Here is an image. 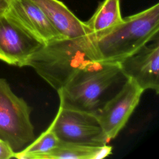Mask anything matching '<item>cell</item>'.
I'll return each mask as SVG.
<instances>
[{"label": "cell", "mask_w": 159, "mask_h": 159, "mask_svg": "<svg viewBox=\"0 0 159 159\" xmlns=\"http://www.w3.org/2000/svg\"><path fill=\"white\" fill-rule=\"evenodd\" d=\"M98 60L92 34L60 38L43 43L27 60L32 67L57 91L85 65Z\"/></svg>", "instance_id": "cell-1"}, {"label": "cell", "mask_w": 159, "mask_h": 159, "mask_svg": "<svg viewBox=\"0 0 159 159\" xmlns=\"http://www.w3.org/2000/svg\"><path fill=\"white\" fill-rule=\"evenodd\" d=\"M159 4L123 18L122 22L93 35L99 60L119 63L152 40L158 39Z\"/></svg>", "instance_id": "cell-2"}, {"label": "cell", "mask_w": 159, "mask_h": 159, "mask_svg": "<svg viewBox=\"0 0 159 159\" xmlns=\"http://www.w3.org/2000/svg\"><path fill=\"white\" fill-rule=\"evenodd\" d=\"M120 76H124L119 63L93 61L80 68L57 91L59 106L93 114L101 107L104 93Z\"/></svg>", "instance_id": "cell-3"}, {"label": "cell", "mask_w": 159, "mask_h": 159, "mask_svg": "<svg viewBox=\"0 0 159 159\" xmlns=\"http://www.w3.org/2000/svg\"><path fill=\"white\" fill-rule=\"evenodd\" d=\"M30 113L24 99L14 93L5 79L0 78V139L15 152L35 139Z\"/></svg>", "instance_id": "cell-4"}, {"label": "cell", "mask_w": 159, "mask_h": 159, "mask_svg": "<svg viewBox=\"0 0 159 159\" xmlns=\"http://www.w3.org/2000/svg\"><path fill=\"white\" fill-rule=\"evenodd\" d=\"M49 126L61 141L93 146L104 145L109 142L93 113L59 106Z\"/></svg>", "instance_id": "cell-5"}, {"label": "cell", "mask_w": 159, "mask_h": 159, "mask_svg": "<svg viewBox=\"0 0 159 159\" xmlns=\"http://www.w3.org/2000/svg\"><path fill=\"white\" fill-rule=\"evenodd\" d=\"M143 93L135 81L126 79L120 89L93 113L109 141L125 127Z\"/></svg>", "instance_id": "cell-6"}, {"label": "cell", "mask_w": 159, "mask_h": 159, "mask_svg": "<svg viewBox=\"0 0 159 159\" xmlns=\"http://www.w3.org/2000/svg\"><path fill=\"white\" fill-rule=\"evenodd\" d=\"M43 44L6 13L0 16V60L24 66L29 57Z\"/></svg>", "instance_id": "cell-7"}, {"label": "cell", "mask_w": 159, "mask_h": 159, "mask_svg": "<svg viewBox=\"0 0 159 159\" xmlns=\"http://www.w3.org/2000/svg\"><path fill=\"white\" fill-rule=\"evenodd\" d=\"M125 79H130L144 91L159 93V43L145 45L119 62Z\"/></svg>", "instance_id": "cell-8"}, {"label": "cell", "mask_w": 159, "mask_h": 159, "mask_svg": "<svg viewBox=\"0 0 159 159\" xmlns=\"http://www.w3.org/2000/svg\"><path fill=\"white\" fill-rule=\"evenodd\" d=\"M5 13L43 43L63 38L42 11L30 0H11Z\"/></svg>", "instance_id": "cell-9"}, {"label": "cell", "mask_w": 159, "mask_h": 159, "mask_svg": "<svg viewBox=\"0 0 159 159\" xmlns=\"http://www.w3.org/2000/svg\"><path fill=\"white\" fill-rule=\"evenodd\" d=\"M44 13L54 28L63 37L76 39L90 35L84 22L80 20L58 0H30Z\"/></svg>", "instance_id": "cell-10"}, {"label": "cell", "mask_w": 159, "mask_h": 159, "mask_svg": "<svg viewBox=\"0 0 159 159\" xmlns=\"http://www.w3.org/2000/svg\"><path fill=\"white\" fill-rule=\"evenodd\" d=\"M111 146H93L59 140L52 150L40 155L37 159H102L112 152Z\"/></svg>", "instance_id": "cell-11"}, {"label": "cell", "mask_w": 159, "mask_h": 159, "mask_svg": "<svg viewBox=\"0 0 159 159\" xmlns=\"http://www.w3.org/2000/svg\"><path fill=\"white\" fill-rule=\"evenodd\" d=\"M122 20L120 0H104L85 24L91 34L97 35L114 27Z\"/></svg>", "instance_id": "cell-12"}, {"label": "cell", "mask_w": 159, "mask_h": 159, "mask_svg": "<svg viewBox=\"0 0 159 159\" xmlns=\"http://www.w3.org/2000/svg\"><path fill=\"white\" fill-rule=\"evenodd\" d=\"M59 139L49 126L36 139L21 150L16 152L14 158L19 159H37V157L55 148Z\"/></svg>", "instance_id": "cell-13"}, {"label": "cell", "mask_w": 159, "mask_h": 159, "mask_svg": "<svg viewBox=\"0 0 159 159\" xmlns=\"http://www.w3.org/2000/svg\"><path fill=\"white\" fill-rule=\"evenodd\" d=\"M15 152L4 141L0 139V159L14 158Z\"/></svg>", "instance_id": "cell-14"}, {"label": "cell", "mask_w": 159, "mask_h": 159, "mask_svg": "<svg viewBox=\"0 0 159 159\" xmlns=\"http://www.w3.org/2000/svg\"><path fill=\"white\" fill-rule=\"evenodd\" d=\"M11 0H0V16L7 11Z\"/></svg>", "instance_id": "cell-15"}]
</instances>
